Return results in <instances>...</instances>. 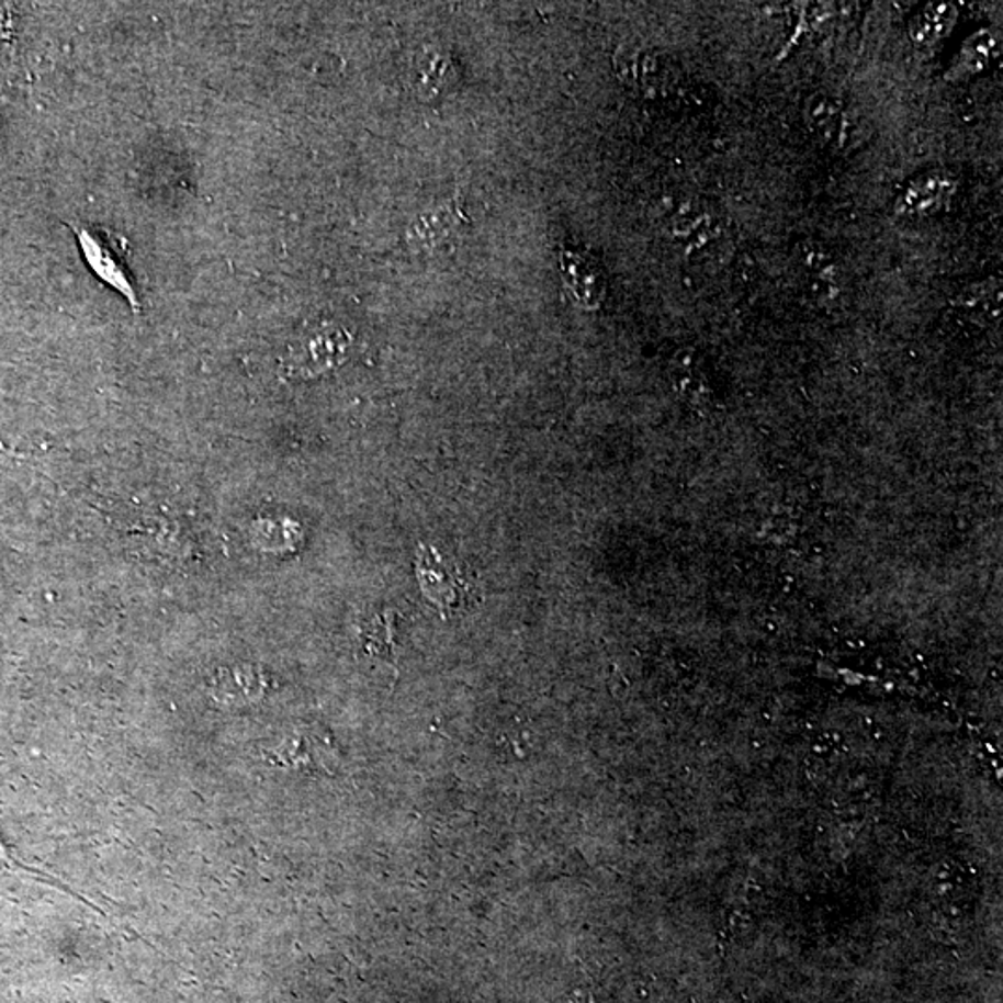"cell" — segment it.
Returning <instances> with one entry per match:
<instances>
[{"mask_svg": "<svg viewBox=\"0 0 1003 1003\" xmlns=\"http://www.w3.org/2000/svg\"><path fill=\"white\" fill-rule=\"evenodd\" d=\"M418 90L428 95L441 93L448 84H452L453 66L448 56L442 53H428L417 64Z\"/></svg>", "mask_w": 1003, "mask_h": 1003, "instance_id": "10", "label": "cell"}, {"mask_svg": "<svg viewBox=\"0 0 1003 1003\" xmlns=\"http://www.w3.org/2000/svg\"><path fill=\"white\" fill-rule=\"evenodd\" d=\"M954 181L944 173H927L911 182L898 201V212L931 214L943 209L954 195Z\"/></svg>", "mask_w": 1003, "mask_h": 1003, "instance_id": "6", "label": "cell"}, {"mask_svg": "<svg viewBox=\"0 0 1003 1003\" xmlns=\"http://www.w3.org/2000/svg\"><path fill=\"white\" fill-rule=\"evenodd\" d=\"M998 49V40L991 32H978L962 45L961 55L957 67L965 75L979 74L985 69L987 64L994 58Z\"/></svg>", "mask_w": 1003, "mask_h": 1003, "instance_id": "11", "label": "cell"}, {"mask_svg": "<svg viewBox=\"0 0 1003 1003\" xmlns=\"http://www.w3.org/2000/svg\"><path fill=\"white\" fill-rule=\"evenodd\" d=\"M799 251H801L799 264L812 286L814 289H823V286L834 289L838 272H836L833 257L818 244H801Z\"/></svg>", "mask_w": 1003, "mask_h": 1003, "instance_id": "8", "label": "cell"}, {"mask_svg": "<svg viewBox=\"0 0 1003 1003\" xmlns=\"http://www.w3.org/2000/svg\"><path fill=\"white\" fill-rule=\"evenodd\" d=\"M804 123L810 133L831 146H846L849 139V117L846 109L838 99L825 91H818L807 99Z\"/></svg>", "mask_w": 1003, "mask_h": 1003, "instance_id": "5", "label": "cell"}, {"mask_svg": "<svg viewBox=\"0 0 1003 1003\" xmlns=\"http://www.w3.org/2000/svg\"><path fill=\"white\" fill-rule=\"evenodd\" d=\"M75 235L79 236L80 248L84 253L91 270L104 283L127 297L134 311H139L138 291L133 268L128 264L127 243L122 236L101 227L80 225L75 227Z\"/></svg>", "mask_w": 1003, "mask_h": 1003, "instance_id": "1", "label": "cell"}, {"mask_svg": "<svg viewBox=\"0 0 1003 1003\" xmlns=\"http://www.w3.org/2000/svg\"><path fill=\"white\" fill-rule=\"evenodd\" d=\"M955 23L957 8L954 4H927L911 19L909 34L919 45H933L948 36Z\"/></svg>", "mask_w": 1003, "mask_h": 1003, "instance_id": "7", "label": "cell"}, {"mask_svg": "<svg viewBox=\"0 0 1003 1003\" xmlns=\"http://www.w3.org/2000/svg\"><path fill=\"white\" fill-rule=\"evenodd\" d=\"M613 66L617 77L638 91L660 90L669 80V66L664 56L635 45L619 47Z\"/></svg>", "mask_w": 1003, "mask_h": 1003, "instance_id": "4", "label": "cell"}, {"mask_svg": "<svg viewBox=\"0 0 1003 1003\" xmlns=\"http://www.w3.org/2000/svg\"><path fill=\"white\" fill-rule=\"evenodd\" d=\"M350 346L348 333L339 327H326L313 333L289 351L284 370L291 375L320 374L339 363Z\"/></svg>", "mask_w": 1003, "mask_h": 1003, "instance_id": "3", "label": "cell"}, {"mask_svg": "<svg viewBox=\"0 0 1003 1003\" xmlns=\"http://www.w3.org/2000/svg\"><path fill=\"white\" fill-rule=\"evenodd\" d=\"M259 688V675L253 672V669H230V672H225L222 677L218 678V686H216V691L219 696H225L229 701H235V697H249L253 696L255 691Z\"/></svg>", "mask_w": 1003, "mask_h": 1003, "instance_id": "12", "label": "cell"}, {"mask_svg": "<svg viewBox=\"0 0 1003 1003\" xmlns=\"http://www.w3.org/2000/svg\"><path fill=\"white\" fill-rule=\"evenodd\" d=\"M417 575L424 595L448 616L463 608H471L476 587L460 563L442 556L431 546H420L417 552Z\"/></svg>", "mask_w": 1003, "mask_h": 1003, "instance_id": "2", "label": "cell"}, {"mask_svg": "<svg viewBox=\"0 0 1003 1003\" xmlns=\"http://www.w3.org/2000/svg\"><path fill=\"white\" fill-rule=\"evenodd\" d=\"M567 281L581 302L589 307H597L602 297V279L600 273L586 259L573 255L567 259Z\"/></svg>", "mask_w": 1003, "mask_h": 1003, "instance_id": "9", "label": "cell"}]
</instances>
